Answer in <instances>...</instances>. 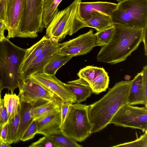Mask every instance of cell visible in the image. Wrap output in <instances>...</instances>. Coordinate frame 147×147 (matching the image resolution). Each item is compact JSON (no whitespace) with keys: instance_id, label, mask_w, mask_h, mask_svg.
<instances>
[{"instance_id":"6da1fadb","label":"cell","mask_w":147,"mask_h":147,"mask_svg":"<svg viewBox=\"0 0 147 147\" xmlns=\"http://www.w3.org/2000/svg\"><path fill=\"white\" fill-rule=\"evenodd\" d=\"M132 80L116 83L99 100L88 105L92 134L99 132L110 124L119 109L127 103Z\"/></svg>"},{"instance_id":"7a4b0ae2","label":"cell","mask_w":147,"mask_h":147,"mask_svg":"<svg viewBox=\"0 0 147 147\" xmlns=\"http://www.w3.org/2000/svg\"><path fill=\"white\" fill-rule=\"evenodd\" d=\"M113 25L111 38L97 55L99 62L114 64L124 61L142 42L144 28Z\"/></svg>"},{"instance_id":"3957f363","label":"cell","mask_w":147,"mask_h":147,"mask_svg":"<svg viewBox=\"0 0 147 147\" xmlns=\"http://www.w3.org/2000/svg\"><path fill=\"white\" fill-rule=\"evenodd\" d=\"M26 49L17 46L7 38L0 42V84L13 94L25 81L20 70Z\"/></svg>"},{"instance_id":"277c9868","label":"cell","mask_w":147,"mask_h":147,"mask_svg":"<svg viewBox=\"0 0 147 147\" xmlns=\"http://www.w3.org/2000/svg\"><path fill=\"white\" fill-rule=\"evenodd\" d=\"M82 0H75L69 6L59 11L46 28L45 36L52 42H59L66 36H71L86 27L79 12Z\"/></svg>"},{"instance_id":"5b68a950","label":"cell","mask_w":147,"mask_h":147,"mask_svg":"<svg viewBox=\"0 0 147 147\" xmlns=\"http://www.w3.org/2000/svg\"><path fill=\"white\" fill-rule=\"evenodd\" d=\"M111 17L113 24L144 28L147 26V0L119 2Z\"/></svg>"},{"instance_id":"8992f818","label":"cell","mask_w":147,"mask_h":147,"mask_svg":"<svg viewBox=\"0 0 147 147\" xmlns=\"http://www.w3.org/2000/svg\"><path fill=\"white\" fill-rule=\"evenodd\" d=\"M88 105L72 104L70 110L61 125L62 134L76 142L84 141L92 134L88 112Z\"/></svg>"},{"instance_id":"52a82bcc","label":"cell","mask_w":147,"mask_h":147,"mask_svg":"<svg viewBox=\"0 0 147 147\" xmlns=\"http://www.w3.org/2000/svg\"><path fill=\"white\" fill-rule=\"evenodd\" d=\"M43 0H26L20 24L18 37L34 38L44 27L42 22Z\"/></svg>"},{"instance_id":"ba28073f","label":"cell","mask_w":147,"mask_h":147,"mask_svg":"<svg viewBox=\"0 0 147 147\" xmlns=\"http://www.w3.org/2000/svg\"><path fill=\"white\" fill-rule=\"evenodd\" d=\"M110 124L117 126L147 131V107H139L127 103L118 111L111 119Z\"/></svg>"},{"instance_id":"9c48e42d","label":"cell","mask_w":147,"mask_h":147,"mask_svg":"<svg viewBox=\"0 0 147 147\" xmlns=\"http://www.w3.org/2000/svg\"><path fill=\"white\" fill-rule=\"evenodd\" d=\"M90 29L88 32L68 41L59 44L58 53L72 57L84 55L96 46V38Z\"/></svg>"},{"instance_id":"30bf717a","label":"cell","mask_w":147,"mask_h":147,"mask_svg":"<svg viewBox=\"0 0 147 147\" xmlns=\"http://www.w3.org/2000/svg\"><path fill=\"white\" fill-rule=\"evenodd\" d=\"M20 99L34 103L40 100L52 102L60 106L62 101L56 95L29 78L19 88Z\"/></svg>"},{"instance_id":"8fae6325","label":"cell","mask_w":147,"mask_h":147,"mask_svg":"<svg viewBox=\"0 0 147 147\" xmlns=\"http://www.w3.org/2000/svg\"><path fill=\"white\" fill-rule=\"evenodd\" d=\"M26 0H6L3 20L8 31V39L17 37L20 22L26 5Z\"/></svg>"},{"instance_id":"7c38bea8","label":"cell","mask_w":147,"mask_h":147,"mask_svg":"<svg viewBox=\"0 0 147 147\" xmlns=\"http://www.w3.org/2000/svg\"><path fill=\"white\" fill-rule=\"evenodd\" d=\"M28 78L53 93L62 102H69L73 103L76 102L75 96L65 87L64 83L57 78L55 75L48 74L43 72H37Z\"/></svg>"},{"instance_id":"4fadbf2b","label":"cell","mask_w":147,"mask_h":147,"mask_svg":"<svg viewBox=\"0 0 147 147\" xmlns=\"http://www.w3.org/2000/svg\"><path fill=\"white\" fill-rule=\"evenodd\" d=\"M90 85L92 93L98 94L105 91L108 88L109 77L107 72L102 67L87 66L81 69L77 74Z\"/></svg>"},{"instance_id":"5bb4252c","label":"cell","mask_w":147,"mask_h":147,"mask_svg":"<svg viewBox=\"0 0 147 147\" xmlns=\"http://www.w3.org/2000/svg\"><path fill=\"white\" fill-rule=\"evenodd\" d=\"M35 120L37 134L47 136L62 133L60 107Z\"/></svg>"},{"instance_id":"9a60e30c","label":"cell","mask_w":147,"mask_h":147,"mask_svg":"<svg viewBox=\"0 0 147 147\" xmlns=\"http://www.w3.org/2000/svg\"><path fill=\"white\" fill-rule=\"evenodd\" d=\"M59 43L53 42L34 58L21 74L25 80L37 72H43L44 67L58 53Z\"/></svg>"},{"instance_id":"2e32d148","label":"cell","mask_w":147,"mask_h":147,"mask_svg":"<svg viewBox=\"0 0 147 147\" xmlns=\"http://www.w3.org/2000/svg\"><path fill=\"white\" fill-rule=\"evenodd\" d=\"M117 5V4L107 2H81L80 5V14L84 21L90 19L92 13L95 12L111 16Z\"/></svg>"},{"instance_id":"e0dca14e","label":"cell","mask_w":147,"mask_h":147,"mask_svg":"<svg viewBox=\"0 0 147 147\" xmlns=\"http://www.w3.org/2000/svg\"><path fill=\"white\" fill-rule=\"evenodd\" d=\"M142 70L132 80L127 99V103L132 105H142L147 107V91L143 84Z\"/></svg>"},{"instance_id":"ac0fdd59","label":"cell","mask_w":147,"mask_h":147,"mask_svg":"<svg viewBox=\"0 0 147 147\" xmlns=\"http://www.w3.org/2000/svg\"><path fill=\"white\" fill-rule=\"evenodd\" d=\"M64 83L67 89L75 97L76 102L80 103L86 100L92 93V88L88 83L82 78L69 81Z\"/></svg>"},{"instance_id":"d6986e66","label":"cell","mask_w":147,"mask_h":147,"mask_svg":"<svg viewBox=\"0 0 147 147\" xmlns=\"http://www.w3.org/2000/svg\"><path fill=\"white\" fill-rule=\"evenodd\" d=\"M53 43L45 36L38 42L26 49L24 59L20 67V73L27 67L34 58Z\"/></svg>"},{"instance_id":"ffe728a7","label":"cell","mask_w":147,"mask_h":147,"mask_svg":"<svg viewBox=\"0 0 147 147\" xmlns=\"http://www.w3.org/2000/svg\"><path fill=\"white\" fill-rule=\"evenodd\" d=\"M20 124L14 143L20 141L27 127L34 120L31 109L34 103L27 102L20 98Z\"/></svg>"},{"instance_id":"44dd1931","label":"cell","mask_w":147,"mask_h":147,"mask_svg":"<svg viewBox=\"0 0 147 147\" xmlns=\"http://www.w3.org/2000/svg\"><path fill=\"white\" fill-rule=\"evenodd\" d=\"M84 22L86 27L94 28L97 31L113 25L111 16L98 12L93 13L90 19Z\"/></svg>"},{"instance_id":"7402d4cb","label":"cell","mask_w":147,"mask_h":147,"mask_svg":"<svg viewBox=\"0 0 147 147\" xmlns=\"http://www.w3.org/2000/svg\"><path fill=\"white\" fill-rule=\"evenodd\" d=\"M63 0H43L42 22L44 28H47L57 13L58 7Z\"/></svg>"},{"instance_id":"603a6c76","label":"cell","mask_w":147,"mask_h":147,"mask_svg":"<svg viewBox=\"0 0 147 147\" xmlns=\"http://www.w3.org/2000/svg\"><path fill=\"white\" fill-rule=\"evenodd\" d=\"M72 57L57 53L46 65L43 72L55 75L58 69L70 60Z\"/></svg>"},{"instance_id":"cb8c5ba5","label":"cell","mask_w":147,"mask_h":147,"mask_svg":"<svg viewBox=\"0 0 147 147\" xmlns=\"http://www.w3.org/2000/svg\"><path fill=\"white\" fill-rule=\"evenodd\" d=\"M59 107L60 106L52 102L45 100L34 103L31 109L33 119L41 117Z\"/></svg>"},{"instance_id":"d4e9b609","label":"cell","mask_w":147,"mask_h":147,"mask_svg":"<svg viewBox=\"0 0 147 147\" xmlns=\"http://www.w3.org/2000/svg\"><path fill=\"white\" fill-rule=\"evenodd\" d=\"M3 100L4 105L7 109L9 119L17 112L18 106L20 104V98L18 95H17L15 94H6Z\"/></svg>"},{"instance_id":"484cf974","label":"cell","mask_w":147,"mask_h":147,"mask_svg":"<svg viewBox=\"0 0 147 147\" xmlns=\"http://www.w3.org/2000/svg\"><path fill=\"white\" fill-rule=\"evenodd\" d=\"M114 30L113 25L94 34L96 38V46H103L106 45L111 38Z\"/></svg>"},{"instance_id":"4316f807","label":"cell","mask_w":147,"mask_h":147,"mask_svg":"<svg viewBox=\"0 0 147 147\" xmlns=\"http://www.w3.org/2000/svg\"><path fill=\"white\" fill-rule=\"evenodd\" d=\"M55 142L59 147H82L76 141L62 133L60 134L47 136Z\"/></svg>"},{"instance_id":"83f0119b","label":"cell","mask_w":147,"mask_h":147,"mask_svg":"<svg viewBox=\"0 0 147 147\" xmlns=\"http://www.w3.org/2000/svg\"><path fill=\"white\" fill-rule=\"evenodd\" d=\"M20 104L18 106L16 113L9 119L8 122L10 128L11 137L13 143H14L18 132L20 119Z\"/></svg>"},{"instance_id":"f1b7e54d","label":"cell","mask_w":147,"mask_h":147,"mask_svg":"<svg viewBox=\"0 0 147 147\" xmlns=\"http://www.w3.org/2000/svg\"><path fill=\"white\" fill-rule=\"evenodd\" d=\"M112 147H147V131L136 140Z\"/></svg>"},{"instance_id":"f546056e","label":"cell","mask_w":147,"mask_h":147,"mask_svg":"<svg viewBox=\"0 0 147 147\" xmlns=\"http://www.w3.org/2000/svg\"><path fill=\"white\" fill-rule=\"evenodd\" d=\"M38 127L35 119H34L26 129L20 140L25 141L34 138L37 134Z\"/></svg>"},{"instance_id":"4dcf8cb0","label":"cell","mask_w":147,"mask_h":147,"mask_svg":"<svg viewBox=\"0 0 147 147\" xmlns=\"http://www.w3.org/2000/svg\"><path fill=\"white\" fill-rule=\"evenodd\" d=\"M29 147H59V146L48 136H45L32 143Z\"/></svg>"},{"instance_id":"1f68e13d","label":"cell","mask_w":147,"mask_h":147,"mask_svg":"<svg viewBox=\"0 0 147 147\" xmlns=\"http://www.w3.org/2000/svg\"><path fill=\"white\" fill-rule=\"evenodd\" d=\"M0 138L4 142L11 144V140L10 128L8 121L0 126Z\"/></svg>"},{"instance_id":"d6a6232c","label":"cell","mask_w":147,"mask_h":147,"mask_svg":"<svg viewBox=\"0 0 147 147\" xmlns=\"http://www.w3.org/2000/svg\"><path fill=\"white\" fill-rule=\"evenodd\" d=\"M72 104L73 103L71 102L67 101L61 102L60 106L61 125L67 116Z\"/></svg>"},{"instance_id":"836d02e7","label":"cell","mask_w":147,"mask_h":147,"mask_svg":"<svg viewBox=\"0 0 147 147\" xmlns=\"http://www.w3.org/2000/svg\"><path fill=\"white\" fill-rule=\"evenodd\" d=\"M9 119L8 114L4 105L3 99H1L0 103V126L7 122Z\"/></svg>"},{"instance_id":"e575fe53","label":"cell","mask_w":147,"mask_h":147,"mask_svg":"<svg viewBox=\"0 0 147 147\" xmlns=\"http://www.w3.org/2000/svg\"><path fill=\"white\" fill-rule=\"evenodd\" d=\"M147 26L144 28L142 37V42L144 46V55H147Z\"/></svg>"},{"instance_id":"d590c367","label":"cell","mask_w":147,"mask_h":147,"mask_svg":"<svg viewBox=\"0 0 147 147\" xmlns=\"http://www.w3.org/2000/svg\"><path fill=\"white\" fill-rule=\"evenodd\" d=\"M5 27L3 20H0V42L6 38L4 34Z\"/></svg>"},{"instance_id":"8d00e7d4","label":"cell","mask_w":147,"mask_h":147,"mask_svg":"<svg viewBox=\"0 0 147 147\" xmlns=\"http://www.w3.org/2000/svg\"><path fill=\"white\" fill-rule=\"evenodd\" d=\"M6 0H0V19L3 20L4 7Z\"/></svg>"},{"instance_id":"74e56055","label":"cell","mask_w":147,"mask_h":147,"mask_svg":"<svg viewBox=\"0 0 147 147\" xmlns=\"http://www.w3.org/2000/svg\"><path fill=\"white\" fill-rule=\"evenodd\" d=\"M11 147L10 144L6 143L3 141L0 138V147Z\"/></svg>"},{"instance_id":"f35d334b","label":"cell","mask_w":147,"mask_h":147,"mask_svg":"<svg viewBox=\"0 0 147 147\" xmlns=\"http://www.w3.org/2000/svg\"><path fill=\"white\" fill-rule=\"evenodd\" d=\"M3 89L2 88L1 85L0 84V93H1Z\"/></svg>"},{"instance_id":"ab89813d","label":"cell","mask_w":147,"mask_h":147,"mask_svg":"<svg viewBox=\"0 0 147 147\" xmlns=\"http://www.w3.org/2000/svg\"><path fill=\"white\" fill-rule=\"evenodd\" d=\"M116 1H117L118 2H121L122 1H124L125 0H116Z\"/></svg>"},{"instance_id":"60d3db41","label":"cell","mask_w":147,"mask_h":147,"mask_svg":"<svg viewBox=\"0 0 147 147\" xmlns=\"http://www.w3.org/2000/svg\"><path fill=\"white\" fill-rule=\"evenodd\" d=\"M1 93H0V103L1 101Z\"/></svg>"},{"instance_id":"b9f144b4","label":"cell","mask_w":147,"mask_h":147,"mask_svg":"<svg viewBox=\"0 0 147 147\" xmlns=\"http://www.w3.org/2000/svg\"><path fill=\"white\" fill-rule=\"evenodd\" d=\"M1 20L0 19V20Z\"/></svg>"}]
</instances>
